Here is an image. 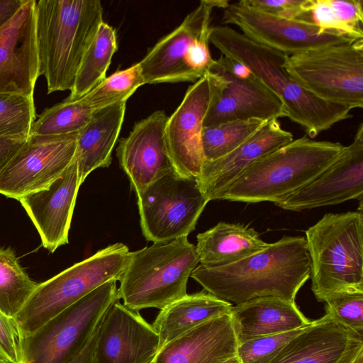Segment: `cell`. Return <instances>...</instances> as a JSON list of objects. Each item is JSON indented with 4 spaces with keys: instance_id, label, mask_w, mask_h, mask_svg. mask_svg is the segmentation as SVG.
Segmentation results:
<instances>
[{
    "instance_id": "30bf717a",
    "label": "cell",
    "mask_w": 363,
    "mask_h": 363,
    "mask_svg": "<svg viewBox=\"0 0 363 363\" xmlns=\"http://www.w3.org/2000/svg\"><path fill=\"white\" fill-rule=\"evenodd\" d=\"M137 197L143 235L153 243L187 237L209 201L196 178L176 172L155 181Z\"/></svg>"
},
{
    "instance_id": "8992f818",
    "label": "cell",
    "mask_w": 363,
    "mask_h": 363,
    "mask_svg": "<svg viewBox=\"0 0 363 363\" xmlns=\"http://www.w3.org/2000/svg\"><path fill=\"white\" fill-rule=\"evenodd\" d=\"M199 263L196 246L187 237L130 252L118 298L135 311L161 310L187 294L188 279Z\"/></svg>"
},
{
    "instance_id": "603a6c76",
    "label": "cell",
    "mask_w": 363,
    "mask_h": 363,
    "mask_svg": "<svg viewBox=\"0 0 363 363\" xmlns=\"http://www.w3.org/2000/svg\"><path fill=\"white\" fill-rule=\"evenodd\" d=\"M230 314L210 320L162 347L155 363H223L237 354Z\"/></svg>"
},
{
    "instance_id": "7bdbcfd3",
    "label": "cell",
    "mask_w": 363,
    "mask_h": 363,
    "mask_svg": "<svg viewBox=\"0 0 363 363\" xmlns=\"http://www.w3.org/2000/svg\"><path fill=\"white\" fill-rule=\"evenodd\" d=\"M352 363H363V351L358 354Z\"/></svg>"
},
{
    "instance_id": "f6af8a7d",
    "label": "cell",
    "mask_w": 363,
    "mask_h": 363,
    "mask_svg": "<svg viewBox=\"0 0 363 363\" xmlns=\"http://www.w3.org/2000/svg\"><path fill=\"white\" fill-rule=\"evenodd\" d=\"M0 363H11L8 360L5 359L4 358L0 357Z\"/></svg>"
},
{
    "instance_id": "4dcf8cb0",
    "label": "cell",
    "mask_w": 363,
    "mask_h": 363,
    "mask_svg": "<svg viewBox=\"0 0 363 363\" xmlns=\"http://www.w3.org/2000/svg\"><path fill=\"white\" fill-rule=\"evenodd\" d=\"M267 121L235 120L203 127L201 142L205 160L220 158L244 143Z\"/></svg>"
},
{
    "instance_id": "5b68a950",
    "label": "cell",
    "mask_w": 363,
    "mask_h": 363,
    "mask_svg": "<svg viewBox=\"0 0 363 363\" xmlns=\"http://www.w3.org/2000/svg\"><path fill=\"white\" fill-rule=\"evenodd\" d=\"M305 233L315 298L363 292L362 209L327 213Z\"/></svg>"
},
{
    "instance_id": "e0dca14e",
    "label": "cell",
    "mask_w": 363,
    "mask_h": 363,
    "mask_svg": "<svg viewBox=\"0 0 363 363\" xmlns=\"http://www.w3.org/2000/svg\"><path fill=\"white\" fill-rule=\"evenodd\" d=\"M351 199L363 200V123L352 142L337 159L308 184L277 204L282 209L301 211L333 206Z\"/></svg>"
},
{
    "instance_id": "7402d4cb",
    "label": "cell",
    "mask_w": 363,
    "mask_h": 363,
    "mask_svg": "<svg viewBox=\"0 0 363 363\" xmlns=\"http://www.w3.org/2000/svg\"><path fill=\"white\" fill-rule=\"evenodd\" d=\"M294 140L278 119L267 121L248 139L228 154L214 160H205L199 177V186L208 199L219 200L223 191L246 169L259 159Z\"/></svg>"
},
{
    "instance_id": "1f68e13d",
    "label": "cell",
    "mask_w": 363,
    "mask_h": 363,
    "mask_svg": "<svg viewBox=\"0 0 363 363\" xmlns=\"http://www.w3.org/2000/svg\"><path fill=\"white\" fill-rule=\"evenodd\" d=\"M145 84L139 63L106 77L82 99L94 111L127 101L138 88Z\"/></svg>"
},
{
    "instance_id": "d4e9b609",
    "label": "cell",
    "mask_w": 363,
    "mask_h": 363,
    "mask_svg": "<svg viewBox=\"0 0 363 363\" xmlns=\"http://www.w3.org/2000/svg\"><path fill=\"white\" fill-rule=\"evenodd\" d=\"M126 101L96 111L79 130L74 160L82 184L94 170L108 167L124 120Z\"/></svg>"
},
{
    "instance_id": "277c9868",
    "label": "cell",
    "mask_w": 363,
    "mask_h": 363,
    "mask_svg": "<svg viewBox=\"0 0 363 363\" xmlns=\"http://www.w3.org/2000/svg\"><path fill=\"white\" fill-rule=\"evenodd\" d=\"M344 148L340 143L315 140L306 135L293 140L246 169L219 200L277 205L315 179Z\"/></svg>"
},
{
    "instance_id": "52a82bcc",
    "label": "cell",
    "mask_w": 363,
    "mask_h": 363,
    "mask_svg": "<svg viewBox=\"0 0 363 363\" xmlns=\"http://www.w3.org/2000/svg\"><path fill=\"white\" fill-rule=\"evenodd\" d=\"M129 255L128 247L117 242L38 284L14 318L24 339L99 286L119 281Z\"/></svg>"
},
{
    "instance_id": "44dd1931",
    "label": "cell",
    "mask_w": 363,
    "mask_h": 363,
    "mask_svg": "<svg viewBox=\"0 0 363 363\" xmlns=\"http://www.w3.org/2000/svg\"><path fill=\"white\" fill-rule=\"evenodd\" d=\"M363 351V335L328 313L311 321L270 363H348Z\"/></svg>"
},
{
    "instance_id": "6da1fadb",
    "label": "cell",
    "mask_w": 363,
    "mask_h": 363,
    "mask_svg": "<svg viewBox=\"0 0 363 363\" xmlns=\"http://www.w3.org/2000/svg\"><path fill=\"white\" fill-rule=\"evenodd\" d=\"M203 290L235 304L262 296L294 301L310 278L306 238L284 236L262 251L217 267L197 266L191 276Z\"/></svg>"
},
{
    "instance_id": "d6986e66",
    "label": "cell",
    "mask_w": 363,
    "mask_h": 363,
    "mask_svg": "<svg viewBox=\"0 0 363 363\" xmlns=\"http://www.w3.org/2000/svg\"><path fill=\"white\" fill-rule=\"evenodd\" d=\"M168 117L163 111H155L135 123L129 135L119 141V163L137 195L158 179L176 172L165 141Z\"/></svg>"
},
{
    "instance_id": "d6a6232c",
    "label": "cell",
    "mask_w": 363,
    "mask_h": 363,
    "mask_svg": "<svg viewBox=\"0 0 363 363\" xmlns=\"http://www.w3.org/2000/svg\"><path fill=\"white\" fill-rule=\"evenodd\" d=\"M35 119L33 97L0 94V138L29 136Z\"/></svg>"
},
{
    "instance_id": "4fadbf2b",
    "label": "cell",
    "mask_w": 363,
    "mask_h": 363,
    "mask_svg": "<svg viewBox=\"0 0 363 363\" xmlns=\"http://www.w3.org/2000/svg\"><path fill=\"white\" fill-rule=\"evenodd\" d=\"M208 73L212 77L213 94L203 127L235 120L269 121L286 117L279 96L254 74L248 79H238L217 59Z\"/></svg>"
},
{
    "instance_id": "ab89813d",
    "label": "cell",
    "mask_w": 363,
    "mask_h": 363,
    "mask_svg": "<svg viewBox=\"0 0 363 363\" xmlns=\"http://www.w3.org/2000/svg\"><path fill=\"white\" fill-rule=\"evenodd\" d=\"M217 60L233 76L238 79H248L253 74L247 65L238 60L223 55Z\"/></svg>"
},
{
    "instance_id": "d590c367",
    "label": "cell",
    "mask_w": 363,
    "mask_h": 363,
    "mask_svg": "<svg viewBox=\"0 0 363 363\" xmlns=\"http://www.w3.org/2000/svg\"><path fill=\"white\" fill-rule=\"evenodd\" d=\"M0 357L11 363H25L24 337L13 318L0 312Z\"/></svg>"
},
{
    "instance_id": "f35d334b",
    "label": "cell",
    "mask_w": 363,
    "mask_h": 363,
    "mask_svg": "<svg viewBox=\"0 0 363 363\" xmlns=\"http://www.w3.org/2000/svg\"><path fill=\"white\" fill-rule=\"evenodd\" d=\"M28 137L0 138V172L23 146Z\"/></svg>"
},
{
    "instance_id": "60d3db41",
    "label": "cell",
    "mask_w": 363,
    "mask_h": 363,
    "mask_svg": "<svg viewBox=\"0 0 363 363\" xmlns=\"http://www.w3.org/2000/svg\"><path fill=\"white\" fill-rule=\"evenodd\" d=\"M26 0H0V28L17 13Z\"/></svg>"
},
{
    "instance_id": "4316f807",
    "label": "cell",
    "mask_w": 363,
    "mask_h": 363,
    "mask_svg": "<svg viewBox=\"0 0 363 363\" xmlns=\"http://www.w3.org/2000/svg\"><path fill=\"white\" fill-rule=\"evenodd\" d=\"M232 308L231 303L205 290L177 300L161 309L152 324L159 336V350L203 323L230 314Z\"/></svg>"
},
{
    "instance_id": "836d02e7",
    "label": "cell",
    "mask_w": 363,
    "mask_h": 363,
    "mask_svg": "<svg viewBox=\"0 0 363 363\" xmlns=\"http://www.w3.org/2000/svg\"><path fill=\"white\" fill-rule=\"evenodd\" d=\"M303 328L240 342L236 356L241 363H270L281 349Z\"/></svg>"
},
{
    "instance_id": "83f0119b",
    "label": "cell",
    "mask_w": 363,
    "mask_h": 363,
    "mask_svg": "<svg viewBox=\"0 0 363 363\" xmlns=\"http://www.w3.org/2000/svg\"><path fill=\"white\" fill-rule=\"evenodd\" d=\"M117 49L115 29L102 22L82 57L70 94L65 100H77L102 82Z\"/></svg>"
},
{
    "instance_id": "8fae6325",
    "label": "cell",
    "mask_w": 363,
    "mask_h": 363,
    "mask_svg": "<svg viewBox=\"0 0 363 363\" xmlns=\"http://www.w3.org/2000/svg\"><path fill=\"white\" fill-rule=\"evenodd\" d=\"M79 132L55 136L29 135L0 172V194L18 200L48 187L74 161Z\"/></svg>"
},
{
    "instance_id": "ee69618b",
    "label": "cell",
    "mask_w": 363,
    "mask_h": 363,
    "mask_svg": "<svg viewBox=\"0 0 363 363\" xmlns=\"http://www.w3.org/2000/svg\"><path fill=\"white\" fill-rule=\"evenodd\" d=\"M223 363H241L237 356L232 357Z\"/></svg>"
},
{
    "instance_id": "2e32d148",
    "label": "cell",
    "mask_w": 363,
    "mask_h": 363,
    "mask_svg": "<svg viewBox=\"0 0 363 363\" xmlns=\"http://www.w3.org/2000/svg\"><path fill=\"white\" fill-rule=\"evenodd\" d=\"M158 350L159 336L152 325L117 300L99 324L93 363H150Z\"/></svg>"
},
{
    "instance_id": "3957f363",
    "label": "cell",
    "mask_w": 363,
    "mask_h": 363,
    "mask_svg": "<svg viewBox=\"0 0 363 363\" xmlns=\"http://www.w3.org/2000/svg\"><path fill=\"white\" fill-rule=\"evenodd\" d=\"M209 43L221 55L247 65L284 104L286 118L313 139L336 123L352 118L347 106L331 104L307 92L289 77L282 65L285 55L247 38L229 26L211 27Z\"/></svg>"
},
{
    "instance_id": "7c38bea8",
    "label": "cell",
    "mask_w": 363,
    "mask_h": 363,
    "mask_svg": "<svg viewBox=\"0 0 363 363\" xmlns=\"http://www.w3.org/2000/svg\"><path fill=\"white\" fill-rule=\"evenodd\" d=\"M221 23L235 26L251 40L287 55L356 40L334 33L321 34L310 21L281 18L242 1L230 4L223 9Z\"/></svg>"
},
{
    "instance_id": "ac0fdd59",
    "label": "cell",
    "mask_w": 363,
    "mask_h": 363,
    "mask_svg": "<svg viewBox=\"0 0 363 363\" xmlns=\"http://www.w3.org/2000/svg\"><path fill=\"white\" fill-rule=\"evenodd\" d=\"M35 0L0 28V94L33 97L40 76Z\"/></svg>"
},
{
    "instance_id": "f546056e",
    "label": "cell",
    "mask_w": 363,
    "mask_h": 363,
    "mask_svg": "<svg viewBox=\"0 0 363 363\" xmlns=\"http://www.w3.org/2000/svg\"><path fill=\"white\" fill-rule=\"evenodd\" d=\"M94 111L82 99L46 108L33 122L30 135L55 136L79 132Z\"/></svg>"
},
{
    "instance_id": "cb8c5ba5",
    "label": "cell",
    "mask_w": 363,
    "mask_h": 363,
    "mask_svg": "<svg viewBox=\"0 0 363 363\" xmlns=\"http://www.w3.org/2000/svg\"><path fill=\"white\" fill-rule=\"evenodd\" d=\"M238 342L288 332L308 325V320L294 301L262 296L233 306L230 311Z\"/></svg>"
},
{
    "instance_id": "b9f144b4",
    "label": "cell",
    "mask_w": 363,
    "mask_h": 363,
    "mask_svg": "<svg viewBox=\"0 0 363 363\" xmlns=\"http://www.w3.org/2000/svg\"><path fill=\"white\" fill-rule=\"evenodd\" d=\"M96 330L82 351L67 363H93V350Z\"/></svg>"
},
{
    "instance_id": "484cf974",
    "label": "cell",
    "mask_w": 363,
    "mask_h": 363,
    "mask_svg": "<svg viewBox=\"0 0 363 363\" xmlns=\"http://www.w3.org/2000/svg\"><path fill=\"white\" fill-rule=\"evenodd\" d=\"M196 245L200 265L217 267L228 265L265 249L255 229L239 223L219 222L198 234Z\"/></svg>"
},
{
    "instance_id": "bcb514c9",
    "label": "cell",
    "mask_w": 363,
    "mask_h": 363,
    "mask_svg": "<svg viewBox=\"0 0 363 363\" xmlns=\"http://www.w3.org/2000/svg\"><path fill=\"white\" fill-rule=\"evenodd\" d=\"M150 363H155V358Z\"/></svg>"
},
{
    "instance_id": "f1b7e54d",
    "label": "cell",
    "mask_w": 363,
    "mask_h": 363,
    "mask_svg": "<svg viewBox=\"0 0 363 363\" xmlns=\"http://www.w3.org/2000/svg\"><path fill=\"white\" fill-rule=\"evenodd\" d=\"M38 284L24 271L11 247L0 249V312L14 318Z\"/></svg>"
},
{
    "instance_id": "74e56055",
    "label": "cell",
    "mask_w": 363,
    "mask_h": 363,
    "mask_svg": "<svg viewBox=\"0 0 363 363\" xmlns=\"http://www.w3.org/2000/svg\"><path fill=\"white\" fill-rule=\"evenodd\" d=\"M247 6L287 19H298L303 13V0H242Z\"/></svg>"
},
{
    "instance_id": "5bb4252c",
    "label": "cell",
    "mask_w": 363,
    "mask_h": 363,
    "mask_svg": "<svg viewBox=\"0 0 363 363\" xmlns=\"http://www.w3.org/2000/svg\"><path fill=\"white\" fill-rule=\"evenodd\" d=\"M213 94L211 74L189 87L165 126L167 152L177 174L197 178L205 161L201 142L203 122Z\"/></svg>"
},
{
    "instance_id": "ba28073f",
    "label": "cell",
    "mask_w": 363,
    "mask_h": 363,
    "mask_svg": "<svg viewBox=\"0 0 363 363\" xmlns=\"http://www.w3.org/2000/svg\"><path fill=\"white\" fill-rule=\"evenodd\" d=\"M282 66L317 98L352 110L363 108V39L285 55Z\"/></svg>"
},
{
    "instance_id": "e575fe53",
    "label": "cell",
    "mask_w": 363,
    "mask_h": 363,
    "mask_svg": "<svg viewBox=\"0 0 363 363\" xmlns=\"http://www.w3.org/2000/svg\"><path fill=\"white\" fill-rule=\"evenodd\" d=\"M325 303V313L345 328L363 335V292L336 294Z\"/></svg>"
},
{
    "instance_id": "9a60e30c",
    "label": "cell",
    "mask_w": 363,
    "mask_h": 363,
    "mask_svg": "<svg viewBox=\"0 0 363 363\" xmlns=\"http://www.w3.org/2000/svg\"><path fill=\"white\" fill-rule=\"evenodd\" d=\"M229 1L203 0L173 31L161 38L139 62L145 84L196 82L185 62L187 50L198 38L208 35L215 8L225 9Z\"/></svg>"
},
{
    "instance_id": "7a4b0ae2",
    "label": "cell",
    "mask_w": 363,
    "mask_h": 363,
    "mask_svg": "<svg viewBox=\"0 0 363 363\" xmlns=\"http://www.w3.org/2000/svg\"><path fill=\"white\" fill-rule=\"evenodd\" d=\"M40 75L48 94L73 87L82 57L104 22L98 0L36 1Z\"/></svg>"
},
{
    "instance_id": "8d00e7d4",
    "label": "cell",
    "mask_w": 363,
    "mask_h": 363,
    "mask_svg": "<svg viewBox=\"0 0 363 363\" xmlns=\"http://www.w3.org/2000/svg\"><path fill=\"white\" fill-rule=\"evenodd\" d=\"M336 17L354 39H363V1L328 0Z\"/></svg>"
},
{
    "instance_id": "9c48e42d",
    "label": "cell",
    "mask_w": 363,
    "mask_h": 363,
    "mask_svg": "<svg viewBox=\"0 0 363 363\" xmlns=\"http://www.w3.org/2000/svg\"><path fill=\"white\" fill-rule=\"evenodd\" d=\"M110 280L24 339L25 363H67L84 347L109 306L119 300Z\"/></svg>"
},
{
    "instance_id": "7dc6e473",
    "label": "cell",
    "mask_w": 363,
    "mask_h": 363,
    "mask_svg": "<svg viewBox=\"0 0 363 363\" xmlns=\"http://www.w3.org/2000/svg\"><path fill=\"white\" fill-rule=\"evenodd\" d=\"M354 360H353V361H354ZM353 361H352V362H348V363H352V362H353Z\"/></svg>"
},
{
    "instance_id": "ffe728a7",
    "label": "cell",
    "mask_w": 363,
    "mask_h": 363,
    "mask_svg": "<svg viewBox=\"0 0 363 363\" xmlns=\"http://www.w3.org/2000/svg\"><path fill=\"white\" fill-rule=\"evenodd\" d=\"M80 182L74 160L48 187L18 199L50 252L69 242L68 235Z\"/></svg>"
}]
</instances>
